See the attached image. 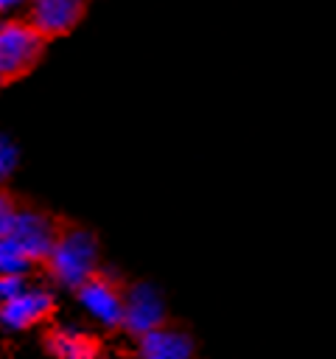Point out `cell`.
<instances>
[{
    "mask_svg": "<svg viewBox=\"0 0 336 359\" xmlns=\"http://www.w3.org/2000/svg\"><path fill=\"white\" fill-rule=\"evenodd\" d=\"M95 261H98V250H95V236L81 230V227H73V224H62L48 258H45V266L48 272L76 289L92 269H95Z\"/></svg>",
    "mask_w": 336,
    "mask_h": 359,
    "instance_id": "cell-1",
    "label": "cell"
},
{
    "mask_svg": "<svg viewBox=\"0 0 336 359\" xmlns=\"http://www.w3.org/2000/svg\"><path fill=\"white\" fill-rule=\"evenodd\" d=\"M45 53V39L22 20L0 22V87L28 76Z\"/></svg>",
    "mask_w": 336,
    "mask_h": 359,
    "instance_id": "cell-2",
    "label": "cell"
},
{
    "mask_svg": "<svg viewBox=\"0 0 336 359\" xmlns=\"http://www.w3.org/2000/svg\"><path fill=\"white\" fill-rule=\"evenodd\" d=\"M59 230H62V222H56L48 213L17 210L14 227H11V233L6 238H11V244L25 255L28 264H45Z\"/></svg>",
    "mask_w": 336,
    "mask_h": 359,
    "instance_id": "cell-3",
    "label": "cell"
},
{
    "mask_svg": "<svg viewBox=\"0 0 336 359\" xmlns=\"http://www.w3.org/2000/svg\"><path fill=\"white\" fill-rule=\"evenodd\" d=\"M87 11V0H34L28 11V25L45 39H56L70 34Z\"/></svg>",
    "mask_w": 336,
    "mask_h": 359,
    "instance_id": "cell-4",
    "label": "cell"
},
{
    "mask_svg": "<svg viewBox=\"0 0 336 359\" xmlns=\"http://www.w3.org/2000/svg\"><path fill=\"white\" fill-rule=\"evenodd\" d=\"M81 303L106 325H120V314H123V294L118 289V283L106 275L92 269L78 286H76Z\"/></svg>",
    "mask_w": 336,
    "mask_h": 359,
    "instance_id": "cell-5",
    "label": "cell"
},
{
    "mask_svg": "<svg viewBox=\"0 0 336 359\" xmlns=\"http://www.w3.org/2000/svg\"><path fill=\"white\" fill-rule=\"evenodd\" d=\"M162 317H165L162 300H160V294H157L151 286L137 283V286H132V289H129V294L123 297L120 325H123L129 334L140 337V334H146V331L157 328V325L162 323Z\"/></svg>",
    "mask_w": 336,
    "mask_h": 359,
    "instance_id": "cell-6",
    "label": "cell"
},
{
    "mask_svg": "<svg viewBox=\"0 0 336 359\" xmlns=\"http://www.w3.org/2000/svg\"><path fill=\"white\" fill-rule=\"evenodd\" d=\"M56 311V303L48 292H17L0 303V320L11 328H31L48 320Z\"/></svg>",
    "mask_w": 336,
    "mask_h": 359,
    "instance_id": "cell-7",
    "label": "cell"
},
{
    "mask_svg": "<svg viewBox=\"0 0 336 359\" xmlns=\"http://www.w3.org/2000/svg\"><path fill=\"white\" fill-rule=\"evenodd\" d=\"M140 356L143 359H190L193 342L182 331H168L157 325L140 334Z\"/></svg>",
    "mask_w": 336,
    "mask_h": 359,
    "instance_id": "cell-8",
    "label": "cell"
},
{
    "mask_svg": "<svg viewBox=\"0 0 336 359\" xmlns=\"http://www.w3.org/2000/svg\"><path fill=\"white\" fill-rule=\"evenodd\" d=\"M45 345L53 353V359H98V339L84 331L73 328H50L45 334Z\"/></svg>",
    "mask_w": 336,
    "mask_h": 359,
    "instance_id": "cell-9",
    "label": "cell"
},
{
    "mask_svg": "<svg viewBox=\"0 0 336 359\" xmlns=\"http://www.w3.org/2000/svg\"><path fill=\"white\" fill-rule=\"evenodd\" d=\"M28 261L25 255L11 244V238H0V272H8V275H17L20 269H25Z\"/></svg>",
    "mask_w": 336,
    "mask_h": 359,
    "instance_id": "cell-10",
    "label": "cell"
},
{
    "mask_svg": "<svg viewBox=\"0 0 336 359\" xmlns=\"http://www.w3.org/2000/svg\"><path fill=\"white\" fill-rule=\"evenodd\" d=\"M17 202H14V196L11 194H6V191H0V238H6L8 233H11V227H14V219H17Z\"/></svg>",
    "mask_w": 336,
    "mask_h": 359,
    "instance_id": "cell-11",
    "label": "cell"
},
{
    "mask_svg": "<svg viewBox=\"0 0 336 359\" xmlns=\"http://www.w3.org/2000/svg\"><path fill=\"white\" fill-rule=\"evenodd\" d=\"M14 165H17V149L11 146V140L6 135H0V182L11 174Z\"/></svg>",
    "mask_w": 336,
    "mask_h": 359,
    "instance_id": "cell-12",
    "label": "cell"
},
{
    "mask_svg": "<svg viewBox=\"0 0 336 359\" xmlns=\"http://www.w3.org/2000/svg\"><path fill=\"white\" fill-rule=\"evenodd\" d=\"M20 289H22V280H20L17 275L0 272V300H6V297H11V294H17Z\"/></svg>",
    "mask_w": 336,
    "mask_h": 359,
    "instance_id": "cell-13",
    "label": "cell"
},
{
    "mask_svg": "<svg viewBox=\"0 0 336 359\" xmlns=\"http://www.w3.org/2000/svg\"><path fill=\"white\" fill-rule=\"evenodd\" d=\"M14 3H17V0H0V11H6V8L14 6Z\"/></svg>",
    "mask_w": 336,
    "mask_h": 359,
    "instance_id": "cell-14",
    "label": "cell"
}]
</instances>
